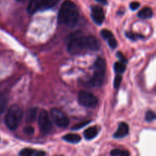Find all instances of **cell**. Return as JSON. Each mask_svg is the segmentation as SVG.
Here are the masks:
<instances>
[{"label": "cell", "mask_w": 156, "mask_h": 156, "mask_svg": "<svg viewBox=\"0 0 156 156\" xmlns=\"http://www.w3.org/2000/svg\"><path fill=\"white\" fill-rule=\"evenodd\" d=\"M79 12L76 5L70 0H67L61 5L58 12V23L72 28L76 24Z\"/></svg>", "instance_id": "6da1fadb"}, {"label": "cell", "mask_w": 156, "mask_h": 156, "mask_svg": "<svg viewBox=\"0 0 156 156\" xmlns=\"http://www.w3.org/2000/svg\"><path fill=\"white\" fill-rule=\"evenodd\" d=\"M23 112L18 105H12L5 115V124L9 129L14 130L18 127L22 120Z\"/></svg>", "instance_id": "7a4b0ae2"}, {"label": "cell", "mask_w": 156, "mask_h": 156, "mask_svg": "<svg viewBox=\"0 0 156 156\" xmlns=\"http://www.w3.org/2000/svg\"><path fill=\"white\" fill-rule=\"evenodd\" d=\"M106 64L103 58H98L94 64V76L91 83L94 87H100L103 83L106 74Z\"/></svg>", "instance_id": "3957f363"}, {"label": "cell", "mask_w": 156, "mask_h": 156, "mask_svg": "<svg viewBox=\"0 0 156 156\" xmlns=\"http://www.w3.org/2000/svg\"><path fill=\"white\" fill-rule=\"evenodd\" d=\"M67 51L70 55H79L83 52L87 51L85 43V36H73L69 41Z\"/></svg>", "instance_id": "277c9868"}, {"label": "cell", "mask_w": 156, "mask_h": 156, "mask_svg": "<svg viewBox=\"0 0 156 156\" xmlns=\"http://www.w3.org/2000/svg\"><path fill=\"white\" fill-rule=\"evenodd\" d=\"M78 102L85 107L94 108L98 104V98L92 93L81 90L78 94Z\"/></svg>", "instance_id": "5b68a950"}, {"label": "cell", "mask_w": 156, "mask_h": 156, "mask_svg": "<svg viewBox=\"0 0 156 156\" xmlns=\"http://www.w3.org/2000/svg\"><path fill=\"white\" fill-rule=\"evenodd\" d=\"M38 126L40 131L44 135H48L52 130V122L48 113L46 110L42 109L38 116Z\"/></svg>", "instance_id": "8992f818"}, {"label": "cell", "mask_w": 156, "mask_h": 156, "mask_svg": "<svg viewBox=\"0 0 156 156\" xmlns=\"http://www.w3.org/2000/svg\"><path fill=\"white\" fill-rule=\"evenodd\" d=\"M51 115L52 119H53L54 122L61 128H66L69 126L70 121H69L68 117L60 109L53 108L51 110Z\"/></svg>", "instance_id": "52a82bcc"}, {"label": "cell", "mask_w": 156, "mask_h": 156, "mask_svg": "<svg viewBox=\"0 0 156 156\" xmlns=\"http://www.w3.org/2000/svg\"><path fill=\"white\" fill-rule=\"evenodd\" d=\"M91 16H92L93 20L94 21L97 25H101L105 19L104 12L101 7L98 5H94L91 9Z\"/></svg>", "instance_id": "ba28073f"}, {"label": "cell", "mask_w": 156, "mask_h": 156, "mask_svg": "<svg viewBox=\"0 0 156 156\" xmlns=\"http://www.w3.org/2000/svg\"><path fill=\"white\" fill-rule=\"evenodd\" d=\"M87 51H97L100 48V42L94 36H85Z\"/></svg>", "instance_id": "9c48e42d"}, {"label": "cell", "mask_w": 156, "mask_h": 156, "mask_svg": "<svg viewBox=\"0 0 156 156\" xmlns=\"http://www.w3.org/2000/svg\"><path fill=\"white\" fill-rule=\"evenodd\" d=\"M129 133V126L126 122H121L117 129V131L114 134L115 139H120L125 137Z\"/></svg>", "instance_id": "30bf717a"}, {"label": "cell", "mask_w": 156, "mask_h": 156, "mask_svg": "<svg viewBox=\"0 0 156 156\" xmlns=\"http://www.w3.org/2000/svg\"><path fill=\"white\" fill-rule=\"evenodd\" d=\"M43 0H30L28 5V12L30 14H34L38 9H41Z\"/></svg>", "instance_id": "8fae6325"}, {"label": "cell", "mask_w": 156, "mask_h": 156, "mask_svg": "<svg viewBox=\"0 0 156 156\" xmlns=\"http://www.w3.org/2000/svg\"><path fill=\"white\" fill-rule=\"evenodd\" d=\"M37 108L32 107L28 109L26 112V115H25V121H26L27 123H32V122H34L35 121L36 117H37Z\"/></svg>", "instance_id": "7c38bea8"}, {"label": "cell", "mask_w": 156, "mask_h": 156, "mask_svg": "<svg viewBox=\"0 0 156 156\" xmlns=\"http://www.w3.org/2000/svg\"><path fill=\"white\" fill-rule=\"evenodd\" d=\"M98 134V129L97 126H91L90 128L87 129L83 133V136H84L85 139L87 140H90L95 138Z\"/></svg>", "instance_id": "4fadbf2b"}, {"label": "cell", "mask_w": 156, "mask_h": 156, "mask_svg": "<svg viewBox=\"0 0 156 156\" xmlns=\"http://www.w3.org/2000/svg\"><path fill=\"white\" fill-rule=\"evenodd\" d=\"M153 16V12L151 10V8L149 7H145L142 9H141L140 11L138 13V16L139 18L142 19H148L152 17Z\"/></svg>", "instance_id": "5bb4252c"}, {"label": "cell", "mask_w": 156, "mask_h": 156, "mask_svg": "<svg viewBox=\"0 0 156 156\" xmlns=\"http://www.w3.org/2000/svg\"><path fill=\"white\" fill-rule=\"evenodd\" d=\"M63 139L67 141V142H70V143H78V142H80L81 138L77 134H72V133H70V134H67L66 136H64L63 137Z\"/></svg>", "instance_id": "9a60e30c"}, {"label": "cell", "mask_w": 156, "mask_h": 156, "mask_svg": "<svg viewBox=\"0 0 156 156\" xmlns=\"http://www.w3.org/2000/svg\"><path fill=\"white\" fill-rule=\"evenodd\" d=\"M60 0H43L42 5H41V9L45 10L52 8L59 2Z\"/></svg>", "instance_id": "2e32d148"}, {"label": "cell", "mask_w": 156, "mask_h": 156, "mask_svg": "<svg viewBox=\"0 0 156 156\" xmlns=\"http://www.w3.org/2000/svg\"><path fill=\"white\" fill-rule=\"evenodd\" d=\"M126 67L125 64L120 62V61L119 62H115V64H114V70L117 73H123L126 70Z\"/></svg>", "instance_id": "e0dca14e"}, {"label": "cell", "mask_w": 156, "mask_h": 156, "mask_svg": "<svg viewBox=\"0 0 156 156\" xmlns=\"http://www.w3.org/2000/svg\"><path fill=\"white\" fill-rule=\"evenodd\" d=\"M35 154V150L33 148H25L21 150L19 152V156H33Z\"/></svg>", "instance_id": "ac0fdd59"}, {"label": "cell", "mask_w": 156, "mask_h": 156, "mask_svg": "<svg viewBox=\"0 0 156 156\" xmlns=\"http://www.w3.org/2000/svg\"><path fill=\"white\" fill-rule=\"evenodd\" d=\"M156 119V113L151 110H148L145 113V120L147 122H151Z\"/></svg>", "instance_id": "d6986e66"}, {"label": "cell", "mask_w": 156, "mask_h": 156, "mask_svg": "<svg viewBox=\"0 0 156 156\" xmlns=\"http://www.w3.org/2000/svg\"><path fill=\"white\" fill-rule=\"evenodd\" d=\"M100 33H101L102 37H103L104 39H106V41H108V40H109V39L114 37L112 33L107 29H103Z\"/></svg>", "instance_id": "ffe728a7"}, {"label": "cell", "mask_w": 156, "mask_h": 156, "mask_svg": "<svg viewBox=\"0 0 156 156\" xmlns=\"http://www.w3.org/2000/svg\"><path fill=\"white\" fill-rule=\"evenodd\" d=\"M7 100L5 97H0V114L5 111V107H6Z\"/></svg>", "instance_id": "44dd1931"}, {"label": "cell", "mask_w": 156, "mask_h": 156, "mask_svg": "<svg viewBox=\"0 0 156 156\" xmlns=\"http://www.w3.org/2000/svg\"><path fill=\"white\" fill-rule=\"evenodd\" d=\"M122 76L119 74H117L115 76V79H114L113 85L115 88H118L119 87V85L121 84V82H122Z\"/></svg>", "instance_id": "7402d4cb"}, {"label": "cell", "mask_w": 156, "mask_h": 156, "mask_svg": "<svg viewBox=\"0 0 156 156\" xmlns=\"http://www.w3.org/2000/svg\"><path fill=\"white\" fill-rule=\"evenodd\" d=\"M126 35L127 37L130 39V40H133V41H136L137 40L139 37H141L139 34H136V33L132 32V31H128V32L126 33Z\"/></svg>", "instance_id": "603a6c76"}, {"label": "cell", "mask_w": 156, "mask_h": 156, "mask_svg": "<svg viewBox=\"0 0 156 156\" xmlns=\"http://www.w3.org/2000/svg\"><path fill=\"white\" fill-rule=\"evenodd\" d=\"M90 123V121H86V122H83L81 123H79V124H76V125H74L73 127H72V129L73 130H77V129H80L83 128L85 126H87V124Z\"/></svg>", "instance_id": "cb8c5ba5"}, {"label": "cell", "mask_w": 156, "mask_h": 156, "mask_svg": "<svg viewBox=\"0 0 156 156\" xmlns=\"http://www.w3.org/2000/svg\"><path fill=\"white\" fill-rule=\"evenodd\" d=\"M107 41H108V44H109V47H110L112 49L115 48L117 47V41L114 37L109 39V40H108Z\"/></svg>", "instance_id": "d4e9b609"}, {"label": "cell", "mask_w": 156, "mask_h": 156, "mask_svg": "<svg viewBox=\"0 0 156 156\" xmlns=\"http://www.w3.org/2000/svg\"><path fill=\"white\" fill-rule=\"evenodd\" d=\"M23 131H24V133H25V134L30 135V136H31V135H33V134H34V128H33V127H31V126H28L25 127V128L24 129Z\"/></svg>", "instance_id": "484cf974"}, {"label": "cell", "mask_w": 156, "mask_h": 156, "mask_svg": "<svg viewBox=\"0 0 156 156\" xmlns=\"http://www.w3.org/2000/svg\"><path fill=\"white\" fill-rule=\"evenodd\" d=\"M117 57L119 58L120 62L123 63V64L127 63V59L125 58V56H124L122 53H121V52H117Z\"/></svg>", "instance_id": "4316f807"}, {"label": "cell", "mask_w": 156, "mask_h": 156, "mask_svg": "<svg viewBox=\"0 0 156 156\" xmlns=\"http://www.w3.org/2000/svg\"><path fill=\"white\" fill-rule=\"evenodd\" d=\"M140 6V3L138 2H133L130 4V9L132 10H136L139 8Z\"/></svg>", "instance_id": "83f0119b"}, {"label": "cell", "mask_w": 156, "mask_h": 156, "mask_svg": "<svg viewBox=\"0 0 156 156\" xmlns=\"http://www.w3.org/2000/svg\"><path fill=\"white\" fill-rule=\"evenodd\" d=\"M121 151H122V150L116 148V149L112 150L110 152V154H111V156H119V155L120 156Z\"/></svg>", "instance_id": "f1b7e54d"}, {"label": "cell", "mask_w": 156, "mask_h": 156, "mask_svg": "<svg viewBox=\"0 0 156 156\" xmlns=\"http://www.w3.org/2000/svg\"><path fill=\"white\" fill-rule=\"evenodd\" d=\"M46 152L44 151H38L37 152H35L34 154V156H45Z\"/></svg>", "instance_id": "f546056e"}, {"label": "cell", "mask_w": 156, "mask_h": 156, "mask_svg": "<svg viewBox=\"0 0 156 156\" xmlns=\"http://www.w3.org/2000/svg\"><path fill=\"white\" fill-rule=\"evenodd\" d=\"M120 156H130L129 151H127V150H124V151H121Z\"/></svg>", "instance_id": "4dcf8cb0"}, {"label": "cell", "mask_w": 156, "mask_h": 156, "mask_svg": "<svg viewBox=\"0 0 156 156\" xmlns=\"http://www.w3.org/2000/svg\"><path fill=\"white\" fill-rule=\"evenodd\" d=\"M97 2H98L99 3L103 4V5H106L107 4V1L106 0H96Z\"/></svg>", "instance_id": "1f68e13d"}, {"label": "cell", "mask_w": 156, "mask_h": 156, "mask_svg": "<svg viewBox=\"0 0 156 156\" xmlns=\"http://www.w3.org/2000/svg\"><path fill=\"white\" fill-rule=\"evenodd\" d=\"M17 1H19V0H17Z\"/></svg>", "instance_id": "d6a6232c"}]
</instances>
